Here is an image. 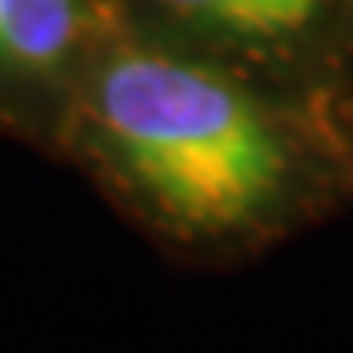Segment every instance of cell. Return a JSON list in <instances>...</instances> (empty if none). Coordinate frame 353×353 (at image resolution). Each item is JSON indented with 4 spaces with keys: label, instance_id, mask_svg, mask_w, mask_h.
<instances>
[{
    "label": "cell",
    "instance_id": "3",
    "mask_svg": "<svg viewBox=\"0 0 353 353\" xmlns=\"http://www.w3.org/2000/svg\"><path fill=\"white\" fill-rule=\"evenodd\" d=\"M161 4L216 28H232L248 36H279L306 24L318 0H161Z\"/></svg>",
    "mask_w": 353,
    "mask_h": 353
},
{
    "label": "cell",
    "instance_id": "1",
    "mask_svg": "<svg viewBox=\"0 0 353 353\" xmlns=\"http://www.w3.org/2000/svg\"><path fill=\"white\" fill-rule=\"evenodd\" d=\"M99 150L141 212L169 236H248L287 201L290 157L248 94L196 63L126 51L90 102Z\"/></svg>",
    "mask_w": 353,
    "mask_h": 353
},
{
    "label": "cell",
    "instance_id": "2",
    "mask_svg": "<svg viewBox=\"0 0 353 353\" xmlns=\"http://www.w3.org/2000/svg\"><path fill=\"white\" fill-rule=\"evenodd\" d=\"M83 0H0V71H48L75 48Z\"/></svg>",
    "mask_w": 353,
    "mask_h": 353
}]
</instances>
